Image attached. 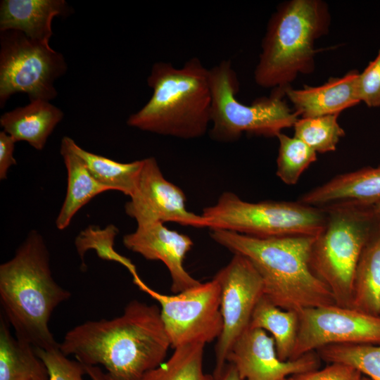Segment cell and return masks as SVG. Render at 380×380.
I'll list each match as a JSON object with an SVG mask.
<instances>
[{
	"label": "cell",
	"mask_w": 380,
	"mask_h": 380,
	"mask_svg": "<svg viewBox=\"0 0 380 380\" xmlns=\"http://www.w3.org/2000/svg\"><path fill=\"white\" fill-rule=\"evenodd\" d=\"M170 347L160 308L137 300L118 317L75 327L59 343L66 356L84 365H103L107 380H140L165 361Z\"/></svg>",
	"instance_id": "obj_1"
},
{
	"label": "cell",
	"mask_w": 380,
	"mask_h": 380,
	"mask_svg": "<svg viewBox=\"0 0 380 380\" xmlns=\"http://www.w3.org/2000/svg\"><path fill=\"white\" fill-rule=\"evenodd\" d=\"M70 296L52 277L48 248L35 230L0 265V300L8 323L18 339L34 348H59L49 322L55 308Z\"/></svg>",
	"instance_id": "obj_2"
},
{
	"label": "cell",
	"mask_w": 380,
	"mask_h": 380,
	"mask_svg": "<svg viewBox=\"0 0 380 380\" xmlns=\"http://www.w3.org/2000/svg\"><path fill=\"white\" fill-rule=\"evenodd\" d=\"M210 236L251 262L262 278L264 296L275 305L298 311L336 304L310 267L315 236L258 238L222 229L211 230Z\"/></svg>",
	"instance_id": "obj_3"
},
{
	"label": "cell",
	"mask_w": 380,
	"mask_h": 380,
	"mask_svg": "<svg viewBox=\"0 0 380 380\" xmlns=\"http://www.w3.org/2000/svg\"><path fill=\"white\" fill-rule=\"evenodd\" d=\"M147 84L148 101L130 115L127 125L142 131L183 139L203 136L211 123L209 69L194 57L181 68L167 62L152 66Z\"/></svg>",
	"instance_id": "obj_4"
},
{
	"label": "cell",
	"mask_w": 380,
	"mask_h": 380,
	"mask_svg": "<svg viewBox=\"0 0 380 380\" xmlns=\"http://www.w3.org/2000/svg\"><path fill=\"white\" fill-rule=\"evenodd\" d=\"M327 4L322 0H289L281 3L269 19L254 70L262 88H286L301 74L315 70L319 50L315 42L331 25Z\"/></svg>",
	"instance_id": "obj_5"
},
{
	"label": "cell",
	"mask_w": 380,
	"mask_h": 380,
	"mask_svg": "<svg viewBox=\"0 0 380 380\" xmlns=\"http://www.w3.org/2000/svg\"><path fill=\"white\" fill-rule=\"evenodd\" d=\"M322 208L326 222L313 242L310 267L336 305L351 308L355 270L377 222L372 205L338 203Z\"/></svg>",
	"instance_id": "obj_6"
},
{
	"label": "cell",
	"mask_w": 380,
	"mask_h": 380,
	"mask_svg": "<svg viewBox=\"0 0 380 380\" xmlns=\"http://www.w3.org/2000/svg\"><path fill=\"white\" fill-rule=\"evenodd\" d=\"M212 93L210 134L219 141H233L243 133L265 137H276L293 127L299 114L288 106L284 89L276 88L268 97L244 104L236 97L239 90L237 75L229 60L209 69Z\"/></svg>",
	"instance_id": "obj_7"
},
{
	"label": "cell",
	"mask_w": 380,
	"mask_h": 380,
	"mask_svg": "<svg viewBox=\"0 0 380 380\" xmlns=\"http://www.w3.org/2000/svg\"><path fill=\"white\" fill-rule=\"evenodd\" d=\"M202 215L210 230H228L258 238L317 236L327 217L322 208L298 201L251 203L229 191L224 192L215 204L205 208Z\"/></svg>",
	"instance_id": "obj_8"
},
{
	"label": "cell",
	"mask_w": 380,
	"mask_h": 380,
	"mask_svg": "<svg viewBox=\"0 0 380 380\" xmlns=\"http://www.w3.org/2000/svg\"><path fill=\"white\" fill-rule=\"evenodd\" d=\"M62 53L49 44L33 40L20 31H0V106L17 93L30 101H50L58 92L55 82L67 71Z\"/></svg>",
	"instance_id": "obj_9"
},
{
	"label": "cell",
	"mask_w": 380,
	"mask_h": 380,
	"mask_svg": "<svg viewBox=\"0 0 380 380\" xmlns=\"http://www.w3.org/2000/svg\"><path fill=\"white\" fill-rule=\"evenodd\" d=\"M133 282L160 304L161 319L173 349L193 343L206 344L220 336L223 326L220 286L215 277L173 295L152 289L140 277Z\"/></svg>",
	"instance_id": "obj_10"
},
{
	"label": "cell",
	"mask_w": 380,
	"mask_h": 380,
	"mask_svg": "<svg viewBox=\"0 0 380 380\" xmlns=\"http://www.w3.org/2000/svg\"><path fill=\"white\" fill-rule=\"evenodd\" d=\"M220 286V312L223 326L215 346L213 375L219 374L237 338L249 327L253 310L264 296L261 277L245 257L234 254L214 277Z\"/></svg>",
	"instance_id": "obj_11"
},
{
	"label": "cell",
	"mask_w": 380,
	"mask_h": 380,
	"mask_svg": "<svg viewBox=\"0 0 380 380\" xmlns=\"http://www.w3.org/2000/svg\"><path fill=\"white\" fill-rule=\"evenodd\" d=\"M298 337L291 360L336 344H380V316L331 304L297 311Z\"/></svg>",
	"instance_id": "obj_12"
},
{
	"label": "cell",
	"mask_w": 380,
	"mask_h": 380,
	"mask_svg": "<svg viewBox=\"0 0 380 380\" xmlns=\"http://www.w3.org/2000/svg\"><path fill=\"white\" fill-rule=\"evenodd\" d=\"M125 205V213L138 225L173 222L183 226L208 228L201 215L189 211L182 190L167 180L153 157L142 160L137 185Z\"/></svg>",
	"instance_id": "obj_13"
},
{
	"label": "cell",
	"mask_w": 380,
	"mask_h": 380,
	"mask_svg": "<svg viewBox=\"0 0 380 380\" xmlns=\"http://www.w3.org/2000/svg\"><path fill=\"white\" fill-rule=\"evenodd\" d=\"M321 359L311 352L298 358L281 360L273 338L259 328L249 327L234 342L227 362L244 380H279L319 368Z\"/></svg>",
	"instance_id": "obj_14"
},
{
	"label": "cell",
	"mask_w": 380,
	"mask_h": 380,
	"mask_svg": "<svg viewBox=\"0 0 380 380\" xmlns=\"http://www.w3.org/2000/svg\"><path fill=\"white\" fill-rule=\"evenodd\" d=\"M122 241L127 249L146 260L163 262L171 277L173 293H178L200 283L184 266L186 255L194 244L187 235L156 222L138 225L134 232L123 236Z\"/></svg>",
	"instance_id": "obj_15"
},
{
	"label": "cell",
	"mask_w": 380,
	"mask_h": 380,
	"mask_svg": "<svg viewBox=\"0 0 380 380\" xmlns=\"http://www.w3.org/2000/svg\"><path fill=\"white\" fill-rule=\"evenodd\" d=\"M359 73L352 70L342 77H330L317 87L305 85L299 89L287 87L284 89L285 96L301 118L339 115L360 103L357 92Z\"/></svg>",
	"instance_id": "obj_16"
},
{
	"label": "cell",
	"mask_w": 380,
	"mask_h": 380,
	"mask_svg": "<svg viewBox=\"0 0 380 380\" xmlns=\"http://www.w3.org/2000/svg\"><path fill=\"white\" fill-rule=\"evenodd\" d=\"M380 200V165L336 176L302 195L298 202L317 208L338 203L372 206Z\"/></svg>",
	"instance_id": "obj_17"
},
{
	"label": "cell",
	"mask_w": 380,
	"mask_h": 380,
	"mask_svg": "<svg viewBox=\"0 0 380 380\" xmlns=\"http://www.w3.org/2000/svg\"><path fill=\"white\" fill-rule=\"evenodd\" d=\"M70 14L65 0H1L0 31L14 30L29 38L49 44L55 17Z\"/></svg>",
	"instance_id": "obj_18"
},
{
	"label": "cell",
	"mask_w": 380,
	"mask_h": 380,
	"mask_svg": "<svg viewBox=\"0 0 380 380\" xmlns=\"http://www.w3.org/2000/svg\"><path fill=\"white\" fill-rule=\"evenodd\" d=\"M63 118L62 110L50 101L32 100L23 107L2 114L0 125L3 131L15 142L27 141L36 150L41 151Z\"/></svg>",
	"instance_id": "obj_19"
},
{
	"label": "cell",
	"mask_w": 380,
	"mask_h": 380,
	"mask_svg": "<svg viewBox=\"0 0 380 380\" xmlns=\"http://www.w3.org/2000/svg\"><path fill=\"white\" fill-rule=\"evenodd\" d=\"M60 153L67 170L68 186L56 225L59 230H63L80 208L97 195L110 189L91 175L84 161L71 148L68 137H63Z\"/></svg>",
	"instance_id": "obj_20"
},
{
	"label": "cell",
	"mask_w": 380,
	"mask_h": 380,
	"mask_svg": "<svg viewBox=\"0 0 380 380\" xmlns=\"http://www.w3.org/2000/svg\"><path fill=\"white\" fill-rule=\"evenodd\" d=\"M351 308L380 316V224L364 246L353 280Z\"/></svg>",
	"instance_id": "obj_21"
},
{
	"label": "cell",
	"mask_w": 380,
	"mask_h": 380,
	"mask_svg": "<svg viewBox=\"0 0 380 380\" xmlns=\"http://www.w3.org/2000/svg\"><path fill=\"white\" fill-rule=\"evenodd\" d=\"M47 369L30 343L13 337L0 321V380H48Z\"/></svg>",
	"instance_id": "obj_22"
},
{
	"label": "cell",
	"mask_w": 380,
	"mask_h": 380,
	"mask_svg": "<svg viewBox=\"0 0 380 380\" xmlns=\"http://www.w3.org/2000/svg\"><path fill=\"white\" fill-rule=\"evenodd\" d=\"M298 324L296 310L282 309L263 296L253 310L249 327L269 332L274 341L279 357L286 361L291 359Z\"/></svg>",
	"instance_id": "obj_23"
},
{
	"label": "cell",
	"mask_w": 380,
	"mask_h": 380,
	"mask_svg": "<svg viewBox=\"0 0 380 380\" xmlns=\"http://www.w3.org/2000/svg\"><path fill=\"white\" fill-rule=\"evenodd\" d=\"M68 142L96 180L110 190L131 196L137 185L142 160L120 163L83 149L70 137Z\"/></svg>",
	"instance_id": "obj_24"
},
{
	"label": "cell",
	"mask_w": 380,
	"mask_h": 380,
	"mask_svg": "<svg viewBox=\"0 0 380 380\" xmlns=\"http://www.w3.org/2000/svg\"><path fill=\"white\" fill-rule=\"evenodd\" d=\"M204 343H193L174 348L172 355L143 375L140 380H213L203 370Z\"/></svg>",
	"instance_id": "obj_25"
},
{
	"label": "cell",
	"mask_w": 380,
	"mask_h": 380,
	"mask_svg": "<svg viewBox=\"0 0 380 380\" xmlns=\"http://www.w3.org/2000/svg\"><path fill=\"white\" fill-rule=\"evenodd\" d=\"M316 353L328 363L345 364L372 380H380V344L329 345Z\"/></svg>",
	"instance_id": "obj_26"
},
{
	"label": "cell",
	"mask_w": 380,
	"mask_h": 380,
	"mask_svg": "<svg viewBox=\"0 0 380 380\" xmlns=\"http://www.w3.org/2000/svg\"><path fill=\"white\" fill-rule=\"evenodd\" d=\"M338 115L313 118H299L293 125L294 137L298 138L317 153L334 151L344 129L338 122Z\"/></svg>",
	"instance_id": "obj_27"
},
{
	"label": "cell",
	"mask_w": 380,
	"mask_h": 380,
	"mask_svg": "<svg viewBox=\"0 0 380 380\" xmlns=\"http://www.w3.org/2000/svg\"><path fill=\"white\" fill-rule=\"evenodd\" d=\"M277 158V176L286 184H296L303 172L317 160V152L296 137L281 132Z\"/></svg>",
	"instance_id": "obj_28"
},
{
	"label": "cell",
	"mask_w": 380,
	"mask_h": 380,
	"mask_svg": "<svg viewBox=\"0 0 380 380\" xmlns=\"http://www.w3.org/2000/svg\"><path fill=\"white\" fill-rule=\"evenodd\" d=\"M118 229L113 224H109L104 229L89 226L82 230L75 239V247L84 265V256L89 249L95 250L97 255L105 260L114 261L126 267L132 276V279L139 277L135 265L130 260L119 254L113 248Z\"/></svg>",
	"instance_id": "obj_29"
},
{
	"label": "cell",
	"mask_w": 380,
	"mask_h": 380,
	"mask_svg": "<svg viewBox=\"0 0 380 380\" xmlns=\"http://www.w3.org/2000/svg\"><path fill=\"white\" fill-rule=\"evenodd\" d=\"M37 356L44 362L48 380H84V365L78 360H71L59 348L50 350L34 348Z\"/></svg>",
	"instance_id": "obj_30"
},
{
	"label": "cell",
	"mask_w": 380,
	"mask_h": 380,
	"mask_svg": "<svg viewBox=\"0 0 380 380\" xmlns=\"http://www.w3.org/2000/svg\"><path fill=\"white\" fill-rule=\"evenodd\" d=\"M357 92L360 102L368 107L380 106V50L376 58L359 73Z\"/></svg>",
	"instance_id": "obj_31"
},
{
	"label": "cell",
	"mask_w": 380,
	"mask_h": 380,
	"mask_svg": "<svg viewBox=\"0 0 380 380\" xmlns=\"http://www.w3.org/2000/svg\"><path fill=\"white\" fill-rule=\"evenodd\" d=\"M362 374L351 366L341 363H329L321 369L295 374L289 380H360Z\"/></svg>",
	"instance_id": "obj_32"
},
{
	"label": "cell",
	"mask_w": 380,
	"mask_h": 380,
	"mask_svg": "<svg viewBox=\"0 0 380 380\" xmlns=\"http://www.w3.org/2000/svg\"><path fill=\"white\" fill-rule=\"evenodd\" d=\"M15 140L4 131L0 132V179L7 177L10 167L16 164L13 157Z\"/></svg>",
	"instance_id": "obj_33"
},
{
	"label": "cell",
	"mask_w": 380,
	"mask_h": 380,
	"mask_svg": "<svg viewBox=\"0 0 380 380\" xmlns=\"http://www.w3.org/2000/svg\"><path fill=\"white\" fill-rule=\"evenodd\" d=\"M213 380H244L239 374L233 365L227 362L221 372L213 376Z\"/></svg>",
	"instance_id": "obj_34"
},
{
	"label": "cell",
	"mask_w": 380,
	"mask_h": 380,
	"mask_svg": "<svg viewBox=\"0 0 380 380\" xmlns=\"http://www.w3.org/2000/svg\"><path fill=\"white\" fill-rule=\"evenodd\" d=\"M84 367L86 374L89 376L91 380H107L105 377V373L98 366L84 365Z\"/></svg>",
	"instance_id": "obj_35"
},
{
	"label": "cell",
	"mask_w": 380,
	"mask_h": 380,
	"mask_svg": "<svg viewBox=\"0 0 380 380\" xmlns=\"http://www.w3.org/2000/svg\"><path fill=\"white\" fill-rule=\"evenodd\" d=\"M372 210L376 221L380 224V200L372 205Z\"/></svg>",
	"instance_id": "obj_36"
},
{
	"label": "cell",
	"mask_w": 380,
	"mask_h": 380,
	"mask_svg": "<svg viewBox=\"0 0 380 380\" xmlns=\"http://www.w3.org/2000/svg\"><path fill=\"white\" fill-rule=\"evenodd\" d=\"M360 380H372V379L368 378L367 376L362 375Z\"/></svg>",
	"instance_id": "obj_37"
},
{
	"label": "cell",
	"mask_w": 380,
	"mask_h": 380,
	"mask_svg": "<svg viewBox=\"0 0 380 380\" xmlns=\"http://www.w3.org/2000/svg\"><path fill=\"white\" fill-rule=\"evenodd\" d=\"M279 380H289V377H288V378H285V379H279Z\"/></svg>",
	"instance_id": "obj_38"
}]
</instances>
